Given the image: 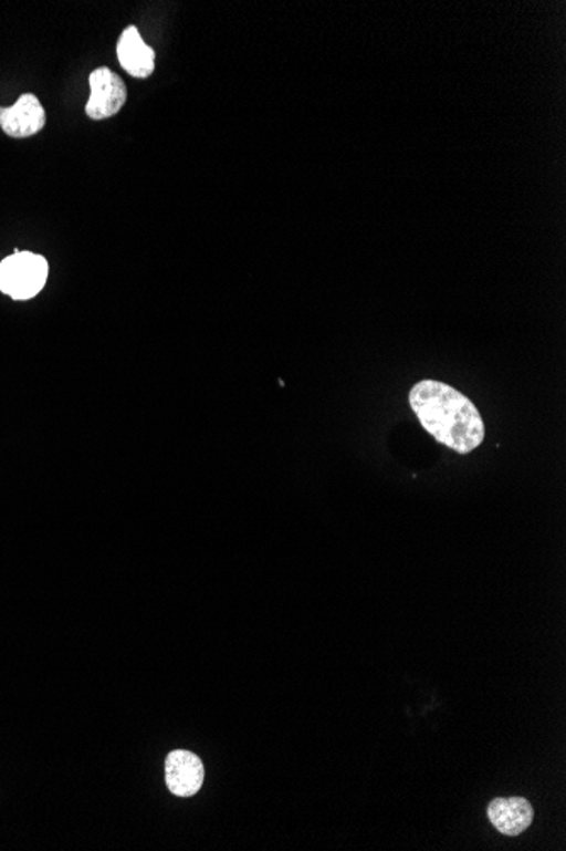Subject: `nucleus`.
<instances>
[{
  "label": "nucleus",
  "instance_id": "nucleus-2",
  "mask_svg": "<svg viewBox=\"0 0 566 851\" xmlns=\"http://www.w3.org/2000/svg\"><path fill=\"white\" fill-rule=\"evenodd\" d=\"M48 262L33 252H14L0 262V291L12 300L25 301L46 284Z\"/></svg>",
  "mask_w": 566,
  "mask_h": 851
},
{
  "label": "nucleus",
  "instance_id": "nucleus-4",
  "mask_svg": "<svg viewBox=\"0 0 566 851\" xmlns=\"http://www.w3.org/2000/svg\"><path fill=\"white\" fill-rule=\"evenodd\" d=\"M46 114L34 94H22L14 106L0 107V128L11 138H28L44 128Z\"/></svg>",
  "mask_w": 566,
  "mask_h": 851
},
{
  "label": "nucleus",
  "instance_id": "nucleus-6",
  "mask_svg": "<svg viewBox=\"0 0 566 851\" xmlns=\"http://www.w3.org/2000/svg\"><path fill=\"white\" fill-rule=\"evenodd\" d=\"M486 816L499 833L517 837L530 828L534 809L524 797H497L486 808Z\"/></svg>",
  "mask_w": 566,
  "mask_h": 851
},
{
  "label": "nucleus",
  "instance_id": "nucleus-1",
  "mask_svg": "<svg viewBox=\"0 0 566 851\" xmlns=\"http://www.w3.org/2000/svg\"><path fill=\"white\" fill-rule=\"evenodd\" d=\"M409 403L421 427L436 443L458 454H470L482 446L485 424L479 409L450 384L421 381L410 390Z\"/></svg>",
  "mask_w": 566,
  "mask_h": 851
},
{
  "label": "nucleus",
  "instance_id": "nucleus-5",
  "mask_svg": "<svg viewBox=\"0 0 566 851\" xmlns=\"http://www.w3.org/2000/svg\"><path fill=\"white\" fill-rule=\"evenodd\" d=\"M167 786L178 797H192L199 792L206 777L202 760L187 749H175L165 764Z\"/></svg>",
  "mask_w": 566,
  "mask_h": 851
},
{
  "label": "nucleus",
  "instance_id": "nucleus-3",
  "mask_svg": "<svg viewBox=\"0 0 566 851\" xmlns=\"http://www.w3.org/2000/svg\"><path fill=\"white\" fill-rule=\"evenodd\" d=\"M91 97L85 113L91 120H107L116 116L127 100L126 85L123 79L109 69L94 70L88 79Z\"/></svg>",
  "mask_w": 566,
  "mask_h": 851
},
{
  "label": "nucleus",
  "instance_id": "nucleus-7",
  "mask_svg": "<svg viewBox=\"0 0 566 851\" xmlns=\"http://www.w3.org/2000/svg\"><path fill=\"white\" fill-rule=\"evenodd\" d=\"M120 66L136 79H146L155 70V52L143 41L138 28L129 27L120 34L117 43Z\"/></svg>",
  "mask_w": 566,
  "mask_h": 851
}]
</instances>
